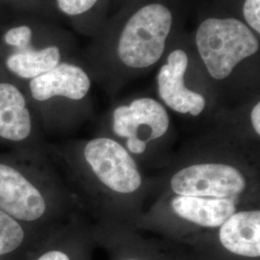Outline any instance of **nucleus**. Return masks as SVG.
I'll return each instance as SVG.
<instances>
[{"mask_svg":"<svg viewBox=\"0 0 260 260\" xmlns=\"http://www.w3.org/2000/svg\"><path fill=\"white\" fill-rule=\"evenodd\" d=\"M0 22V71L5 75L29 82L62 62V47L43 41L36 16L11 15Z\"/></svg>","mask_w":260,"mask_h":260,"instance_id":"nucleus-1","label":"nucleus"},{"mask_svg":"<svg viewBox=\"0 0 260 260\" xmlns=\"http://www.w3.org/2000/svg\"><path fill=\"white\" fill-rule=\"evenodd\" d=\"M196 47L209 75L228 78L243 60L256 54L259 41L245 22L235 18H208L196 31Z\"/></svg>","mask_w":260,"mask_h":260,"instance_id":"nucleus-2","label":"nucleus"},{"mask_svg":"<svg viewBox=\"0 0 260 260\" xmlns=\"http://www.w3.org/2000/svg\"><path fill=\"white\" fill-rule=\"evenodd\" d=\"M174 17L161 3H149L137 10L121 30L117 55L131 69H147L156 64L164 54Z\"/></svg>","mask_w":260,"mask_h":260,"instance_id":"nucleus-3","label":"nucleus"},{"mask_svg":"<svg viewBox=\"0 0 260 260\" xmlns=\"http://www.w3.org/2000/svg\"><path fill=\"white\" fill-rule=\"evenodd\" d=\"M84 157L99 180L116 193L130 194L142 185L134 159L114 140H91L84 148Z\"/></svg>","mask_w":260,"mask_h":260,"instance_id":"nucleus-4","label":"nucleus"},{"mask_svg":"<svg viewBox=\"0 0 260 260\" xmlns=\"http://www.w3.org/2000/svg\"><path fill=\"white\" fill-rule=\"evenodd\" d=\"M247 180L237 168L220 163H202L183 168L171 179L172 190L180 196L232 198L241 195Z\"/></svg>","mask_w":260,"mask_h":260,"instance_id":"nucleus-5","label":"nucleus"},{"mask_svg":"<svg viewBox=\"0 0 260 260\" xmlns=\"http://www.w3.org/2000/svg\"><path fill=\"white\" fill-rule=\"evenodd\" d=\"M0 210L17 221L34 222L46 213L47 202L17 168L0 163Z\"/></svg>","mask_w":260,"mask_h":260,"instance_id":"nucleus-6","label":"nucleus"},{"mask_svg":"<svg viewBox=\"0 0 260 260\" xmlns=\"http://www.w3.org/2000/svg\"><path fill=\"white\" fill-rule=\"evenodd\" d=\"M189 65L188 55L182 49H175L168 55L166 64L158 72L157 90L164 103L180 114L199 116L204 111L205 99L201 93L189 90L185 74Z\"/></svg>","mask_w":260,"mask_h":260,"instance_id":"nucleus-7","label":"nucleus"},{"mask_svg":"<svg viewBox=\"0 0 260 260\" xmlns=\"http://www.w3.org/2000/svg\"><path fill=\"white\" fill-rule=\"evenodd\" d=\"M169 126L167 110L150 98L135 100L129 105H121L113 112V129L121 138H139L141 128H148L149 141H152L165 135Z\"/></svg>","mask_w":260,"mask_h":260,"instance_id":"nucleus-8","label":"nucleus"},{"mask_svg":"<svg viewBox=\"0 0 260 260\" xmlns=\"http://www.w3.org/2000/svg\"><path fill=\"white\" fill-rule=\"evenodd\" d=\"M90 88V77L83 69L63 61L28 82L29 93L32 100L38 103H45L55 98L79 102L89 93Z\"/></svg>","mask_w":260,"mask_h":260,"instance_id":"nucleus-9","label":"nucleus"},{"mask_svg":"<svg viewBox=\"0 0 260 260\" xmlns=\"http://www.w3.org/2000/svg\"><path fill=\"white\" fill-rule=\"evenodd\" d=\"M33 129L27 99L18 84L0 71V138L21 142Z\"/></svg>","mask_w":260,"mask_h":260,"instance_id":"nucleus-10","label":"nucleus"},{"mask_svg":"<svg viewBox=\"0 0 260 260\" xmlns=\"http://www.w3.org/2000/svg\"><path fill=\"white\" fill-rule=\"evenodd\" d=\"M220 242L234 254L259 257L260 211L235 212L220 226Z\"/></svg>","mask_w":260,"mask_h":260,"instance_id":"nucleus-11","label":"nucleus"},{"mask_svg":"<svg viewBox=\"0 0 260 260\" xmlns=\"http://www.w3.org/2000/svg\"><path fill=\"white\" fill-rule=\"evenodd\" d=\"M171 205L180 218L205 228L221 226L236 212V205L232 198L177 195Z\"/></svg>","mask_w":260,"mask_h":260,"instance_id":"nucleus-12","label":"nucleus"},{"mask_svg":"<svg viewBox=\"0 0 260 260\" xmlns=\"http://www.w3.org/2000/svg\"><path fill=\"white\" fill-rule=\"evenodd\" d=\"M24 236L19 221L0 210V255L16 251L22 244Z\"/></svg>","mask_w":260,"mask_h":260,"instance_id":"nucleus-13","label":"nucleus"},{"mask_svg":"<svg viewBox=\"0 0 260 260\" xmlns=\"http://www.w3.org/2000/svg\"><path fill=\"white\" fill-rule=\"evenodd\" d=\"M46 0H0V14L3 19L11 15H40Z\"/></svg>","mask_w":260,"mask_h":260,"instance_id":"nucleus-14","label":"nucleus"},{"mask_svg":"<svg viewBox=\"0 0 260 260\" xmlns=\"http://www.w3.org/2000/svg\"><path fill=\"white\" fill-rule=\"evenodd\" d=\"M99 0H54L58 11L69 18H78L88 14Z\"/></svg>","mask_w":260,"mask_h":260,"instance_id":"nucleus-15","label":"nucleus"},{"mask_svg":"<svg viewBox=\"0 0 260 260\" xmlns=\"http://www.w3.org/2000/svg\"><path fill=\"white\" fill-rule=\"evenodd\" d=\"M243 17L246 24L255 33H260V0H245Z\"/></svg>","mask_w":260,"mask_h":260,"instance_id":"nucleus-16","label":"nucleus"},{"mask_svg":"<svg viewBox=\"0 0 260 260\" xmlns=\"http://www.w3.org/2000/svg\"><path fill=\"white\" fill-rule=\"evenodd\" d=\"M147 142L145 140L140 139V138H132V139H127L126 142V147L129 149L130 152L134 154H142L146 151L147 149Z\"/></svg>","mask_w":260,"mask_h":260,"instance_id":"nucleus-17","label":"nucleus"},{"mask_svg":"<svg viewBox=\"0 0 260 260\" xmlns=\"http://www.w3.org/2000/svg\"><path fill=\"white\" fill-rule=\"evenodd\" d=\"M251 121L252 127L257 135H260V103H257L251 112Z\"/></svg>","mask_w":260,"mask_h":260,"instance_id":"nucleus-18","label":"nucleus"},{"mask_svg":"<svg viewBox=\"0 0 260 260\" xmlns=\"http://www.w3.org/2000/svg\"><path fill=\"white\" fill-rule=\"evenodd\" d=\"M38 260H70V257L63 251H50L44 253Z\"/></svg>","mask_w":260,"mask_h":260,"instance_id":"nucleus-19","label":"nucleus"},{"mask_svg":"<svg viewBox=\"0 0 260 260\" xmlns=\"http://www.w3.org/2000/svg\"><path fill=\"white\" fill-rule=\"evenodd\" d=\"M2 19H3V16H2V15H1V14H0V21H1V20H2Z\"/></svg>","mask_w":260,"mask_h":260,"instance_id":"nucleus-20","label":"nucleus"},{"mask_svg":"<svg viewBox=\"0 0 260 260\" xmlns=\"http://www.w3.org/2000/svg\"><path fill=\"white\" fill-rule=\"evenodd\" d=\"M127 260H137V259H127Z\"/></svg>","mask_w":260,"mask_h":260,"instance_id":"nucleus-21","label":"nucleus"}]
</instances>
